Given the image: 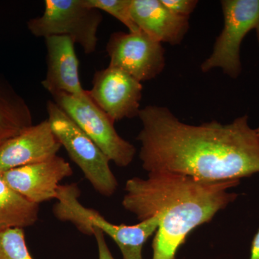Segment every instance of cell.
Returning <instances> with one entry per match:
<instances>
[{"label": "cell", "instance_id": "cell-19", "mask_svg": "<svg viewBox=\"0 0 259 259\" xmlns=\"http://www.w3.org/2000/svg\"><path fill=\"white\" fill-rule=\"evenodd\" d=\"M93 236L97 242L98 259H115L105 241V235L98 228H94Z\"/></svg>", "mask_w": 259, "mask_h": 259}, {"label": "cell", "instance_id": "cell-18", "mask_svg": "<svg viewBox=\"0 0 259 259\" xmlns=\"http://www.w3.org/2000/svg\"><path fill=\"white\" fill-rule=\"evenodd\" d=\"M170 11L179 16L190 18L198 4L197 0H161Z\"/></svg>", "mask_w": 259, "mask_h": 259}, {"label": "cell", "instance_id": "cell-11", "mask_svg": "<svg viewBox=\"0 0 259 259\" xmlns=\"http://www.w3.org/2000/svg\"><path fill=\"white\" fill-rule=\"evenodd\" d=\"M61 148L48 120L0 143V172L46 161Z\"/></svg>", "mask_w": 259, "mask_h": 259}, {"label": "cell", "instance_id": "cell-13", "mask_svg": "<svg viewBox=\"0 0 259 259\" xmlns=\"http://www.w3.org/2000/svg\"><path fill=\"white\" fill-rule=\"evenodd\" d=\"M131 11L140 30L161 44L179 45L190 29V18L172 13L161 0H131Z\"/></svg>", "mask_w": 259, "mask_h": 259}, {"label": "cell", "instance_id": "cell-5", "mask_svg": "<svg viewBox=\"0 0 259 259\" xmlns=\"http://www.w3.org/2000/svg\"><path fill=\"white\" fill-rule=\"evenodd\" d=\"M42 15L29 20L28 30L35 37L67 36L86 54L96 51L101 11L86 0H46Z\"/></svg>", "mask_w": 259, "mask_h": 259}, {"label": "cell", "instance_id": "cell-16", "mask_svg": "<svg viewBox=\"0 0 259 259\" xmlns=\"http://www.w3.org/2000/svg\"><path fill=\"white\" fill-rule=\"evenodd\" d=\"M0 259H33L27 247L23 228L0 231Z\"/></svg>", "mask_w": 259, "mask_h": 259}, {"label": "cell", "instance_id": "cell-20", "mask_svg": "<svg viewBox=\"0 0 259 259\" xmlns=\"http://www.w3.org/2000/svg\"><path fill=\"white\" fill-rule=\"evenodd\" d=\"M249 259H259V229L252 241Z\"/></svg>", "mask_w": 259, "mask_h": 259}, {"label": "cell", "instance_id": "cell-9", "mask_svg": "<svg viewBox=\"0 0 259 259\" xmlns=\"http://www.w3.org/2000/svg\"><path fill=\"white\" fill-rule=\"evenodd\" d=\"M143 85L123 70L108 66L97 71L88 93L114 122L139 117Z\"/></svg>", "mask_w": 259, "mask_h": 259}, {"label": "cell", "instance_id": "cell-10", "mask_svg": "<svg viewBox=\"0 0 259 259\" xmlns=\"http://www.w3.org/2000/svg\"><path fill=\"white\" fill-rule=\"evenodd\" d=\"M6 183L32 203L56 199L60 182L73 174L69 162L56 156L46 161L0 172Z\"/></svg>", "mask_w": 259, "mask_h": 259}, {"label": "cell", "instance_id": "cell-12", "mask_svg": "<svg viewBox=\"0 0 259 259\" xmlns=\"http://www.w3.org/2000/svg\"><path fill=\"white\" fill-rule=\"evenodd\" d=\"M47 49V72L41 84L51 95L64 93L74 96L86 95L80 81L79 62L75 44L69 37L45 38Z\"/></svg>", "mask_w": 259, "mask_h": 259}, {"label": "cell", "instance_id": "cell-15", "mask_svg": "<svg viewBox=\"0 0 259 259\" xmlns=\"http://www.w3.org/2000/svg\"><path fill=\"white\" fill-rule=\"evenodd\" d=\"M32 125L28 105L8 83L0 79V143Z\"/></svg>", "mask_w": 259, "mask_h": 259}, {"label": "cell", "instance_id": "cell-14", "mask_svg": "<svg viewBox=\"0 0 259 259\" xmlns=\"http://www.w3.org/2000/svg\"><path fill=\"white\" fill-rule=\"evenodd\" d=\"M39 205L11 188L0 173V231L25 228L38 219Z\"/></svg>", "mask_w": 259, "mask_h": 259}, {"label": "cell", "instance_id": "cell-1", "mask_svg": "<svg viewBox=\"0 0 259 259\" xmlns=\"http://www.w3.org/2000/svg\"><path fill=\"white\" fill-rule=\"evenodd\" d=\"M136 139L145 171L204 181L241 180L259 173V138L247 115L231 123L182 122L166 107L141 109Z\"/></svg>", "mask_w": 259, "mask_h": 259}, {"label": "cell", "instance_id": "cell-8", "mask_svg": "<svg viewBox=\"0 0 259 259\" xmlns=\"http://www.w3.org/2000/svg\"><path fill=\"white\" fill-rule=\"evenodd\" d=\"M106 51L110 57L109 66L123 70L141 82L157 77L166 65L161 42L141 30L113 32Z\"/></svg>", "mask_w": 259, "mask_h": 259}, {"label": "cell", "instance_id": "cell-7", "mask_svg": "<svg viewBox=\"0 0 259 259\" xmlns=\"http://www.w3.org/2000/svg\"><path fill=\"white\" fill-rule=\"evenodd\" d=\"M224 25L216 39L212 54L201 64L202 72L222 69L231 79L242 72L241 46L243 39L259 22V0H223Z\"/></svg>", "mask_w": 259, "mask_h": 259}, {"label": "cell", "instance_id": "cell-4", "mask_svg": "<svg viewBox=\"0 0 259 259\" xmlns=\"http://www.w3.org/2000/svg\"><path fill=\"white\" fill-rule=\"evenodd\" d=\"M47 110L54 134L85 178L99 194L105 197L113 195L118 182L106 155L55 102H48Z\"/></svg>", "mask_w": 259, "mask_h": 259}, {"label": "cell", "instance_id": "cell-6", "mask_svg": "<svg viewBox=\"0 0 259 259\" xmlns=\"http://www.w3.org/2000/svg\"><path fill=\"white\" fill-rule=\"evenodd\" d=\"M54 102L117 166H129L134 161L136 150L134 145L117 134L113 120L102 111L89 96L64 93L52 95Z\"/></svg>", "mask_w": 259, "mask_h": 259}, {"label": "cell", "instance_id": "cell-21", "mask_svg": "<svg viewBox=\"0 0 259 259\" xmlns=\"http://www.w3.org/2000/svg\"><path fill=\"white\" fill-rule=\"evenodd\" d=\"M255 30H256L257 39H258L259 44V22L258 25H257L256 28H255Z\"/></svg>", "mask_w": 259, "mask_h": 259}, {"label": "cell", "instance_id": "cell-2", "mask_svg": "<svg viewBox=\"0 0 259 259\" xmlns=\"http://www.w3.org/2000/svg\"><path fill=\"white\" fill-rule=\"evenodd\" d=\"M241 180L204 181L171 173H149L126 182L122 207L139 221L157 215L152 259H177L191 232L210 222L238 197Z\"/></svg>", "mask_w": 259, "mask_h": 259}, {"label": "cell", "instance_id": "cell-22", "mask_svg": "<svg viewBox=\"0 0 259 259\" xmlns=\"http://www.w3.org/2000/svg\"><path fill=\"white\" fill-rule=\"evenodd\" d=\"M255 131H256L257 135H258V138H259V126L258 128L255 129Z\"/></svg>", "mask_w": 259, "mask_h": 259}, {"label": "cell", "instance_id": "cell-17", "mask_svg": "<svg viewBox=\"0 0 259 259\" xmlns=\"http://www.w3.org/2000/svg\"><path fill=\"white\" fill-rule=\"evenodd\" d=\"M90 7L108 13L123 24L129 32L139 31L131 11V0H86Z\"/></svg>", "mask_w": 259, "mask_h": 259}, {"label": "cell", "instance_id": "cell-3", "mask_svg": "<svg viewBox=\"0 0 259 259\" xmlns=\"http://www.w3.org/2000/svg\"><path fill=\"white\" fill-rule=\"evenodd\" d=\"M81 191L77 184L60 185L53 211L62 222H69L78 231L93 236L94 228H98L113 240L118 246L122 259H144L142 251L148 238L157 231L159 219L148 218L134 226L116 225L107 221L95 209L84 207L79 202Z\"/></svg>", "mask_w": 259, "mask_h": 259}]
</instances>
